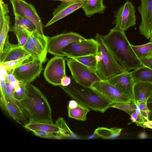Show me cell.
Returning a JSON list of instances; mask_svg holds the SVG:
<instances>
[{
    "mask_svg": "<svg viewBox=\"0 0 152 152\" xmlns=\"http://www.w3.org/2000/svg\"><path fill=\"white\" fill-rule=\"evenodd\" d=\"M151 57H152V51L148 55L146 58H150Z\"/></svg>",
    "mask_w": 152,
    "mask_h": 152,
    "instance_id": "49",
    "label": "cell"
},
{
    "mask_svg": "<svg viewBox=\"0 0 152 152\" xmlns=\"http://www.w3.org/2000/svg\"><path fill=\"white\" fill-rule=\"evenodd\" d=\"M135 7L128 0L115 12L113 23L115 28L125 31L136 24Z\"/></svg>",
    "mask_w": 152,
    "mask_h": 152,
    "instance_id": "9",
    "label": "cell"
},
{
    "mask_svg": "<svg viewBox=\"0 0 152 152\" xmlns=\"http://www.w3.org/2000/svg\"><path fill=\"white\" fill-rule=\"evenodd\" d=\"M8 73L6 77V80L13 85L15 88L20 86V82L15 77L11 72Z\"/></svg>",
    "mask_w": 152,
    "mask_h": 152,
    "instance_id": "37",
    "label": "cell"
},
{
    "mask_svg": "<svg viewBox=\"0 0 152 152\" xmlns=\"http://www.w3.org/2000/svg\"><path fill=\"white\" fill-rule=\"evenodd\" d=\"M131 73L135 83L146 82L152 83V69L143 66L134 70Z\"/></svg>",
    "mask_w": 152,
    "mask_h": 152,
    "instance_id": "22",
    "label": "cell"
},
{
    "mask_svg": "<svg viewBox=\"0 0 152 152\" xmlns=\"http://www.w3.org/2000/svg\"><path fill=\"white\" fill-rule=\"evenodd\" d=\"M81 8L85 15L90 17L96 13L103 12L106 7L103 4V0H87Z\"/></svg>",
    "mask_w": 152,
    "mask_h": 152,
    "instance_id": "21",
    "label": "cell"
},
{
    "mask_svg": "<svg viewBox=\"0 0 152 152\" xmlns=\"http://www.w3.org/2000/svg\"><path fill=\"white\" fill-rule=\"evenodd\" d=\"M138 137L139 139H146L148 137V136L146 133L144 132L140 133L138 135Z\"/></svg>",
    "mask_w": 152,
    "mask_h": 152,
    "instance_id": "45",
    "label": "cell"
},
{
    "mask_svg": "<svg viewBox=\"0 0 152 152\" xmlns=\"http://www.w3.org/2000/svg\"><path fill=\"white\" fill-rule=\"evenodd\" d=\"M67 64L72 78L78 84L85 87L91 88L92 84L101 80L96 72L85 65L69 58Z\"/></svg>",
    "mask_w": 152,
    "mask_h": 152,
    "instance_id": "5",
    "label": "cell"
},
{
    "mask_svg": "<svg viewBox=\"0 0 152 152\" xmlns=\"http://www.w3.org/2000/svg\"><path fill=\"white\" fill-rule=\"evenodd\" d=\"M137 7L141 18L138 27L140 33L146 39L152 37V0H140Z\"/></svg>",
    "mask_w": 152,
    "mask_h": 152,
    "instance_id": "15",
    "label": "cell"
},
{
    "mask_svg": "<svg viewBox=\"0 0 152 152\" xmlns=\"http://www.w3.org/2000/svg\"><path fill=\"white\" fill-rule=\"evenodd\" d=\"M86 38L79 34L69 32L50 37H47V51L55 56H63L61 50L73 42L80 41Z\"/></svg>",
    "mask_w": 152,
    "mask_h": 152,
    "instance_id": "10",
    "label": "cell"
},
{
    "mask_svg": "<svg viewBox=\"0 0 152 152\" xmlns=\"http://www.w3.org/2000/svg\"><path fill=\"white\" fill-rule=\"evenodd\" d=\"M91 88L113 104H130L131 102L113 86L101 80L92 84Z\"/></svg>",
    "mask_w": 152,
    "mask_h": 152,
    "instance_id": "13",
    "label": "cell"
},
{
    "mask_svg": "<svg viewBox=\"0 0 152 152\" xmlns=\"http://www.w3.org/2000/svg\"><path fill=\"white\" fill-rule=\"evenodd\" d=\"M95 39L97 51L100 52L102 59L97 63L96 73L101 80L107 81L116 75L126 72L119 63L104 43L102 35L97 33Z\"/></svg>",
    "mask_w": 152,
    "mask_h": 152,
    "instance_id": "4",
    "label": "cell"
},
{
    "mask_svg": "<svg viewBox=\"0 0 152 152\" xmlns=\"http://www.w3.org/2000/svg\"><path fill=\"white\" fill-rule=\"evenodd\" d=\"M14 14L24 17L29 19L34 25L36 30L40 34L44 35L43 25L41 18L34 6L24 0H10Z\"/></svg>",
    "mask_w": 152,
    "mask_h": 152,
    "instance_id": "11",
    "label": "cell"
},
{
    "mask_svg": "<svg viewBox=\"0 0 152 152\" xmlns=\"http://www.w3.org/2000/svg\"><path fill=\"white\" fill-rule=\"evenodd\" d=\"M9 12L7 4L3 0H0V30L1 29L4 20Z\"/></svg>",
    "mask_w": 152,
    "mask_h": 152,
    "instance_id": "35",
    "label": "cell"
},
{
    "mask_svg": "<svg viewBox=\"0 0 152 152\" xmlns=\"http://www.w3.org/2000/svg\"><path fill=\"white\" fill-rule=\"evenodd\" d=\"M47 82L54 86H61V81L66 75L65 59L63 56H55L48 62L43 72Z\"/></svg>",
    "mask_w": 152,
    "mask_h": 152,
    "instance_id": "7",
    "label": "cell"
},
{
    "mask_svg": "<svg viewBox=\"0 0 152 152\" xmlns=\"http://www.w3.org/2000/svg\"><path fill=\"white\" fill-rule=\"evenodd\" d=\"M78 104V102L75 100L69 101L68 102L67 107L69 108L72 109L76 107Z\"/></svg>",
    "mask_w": 152,
    "mask_h": 152,
    "instance_id": "41",
    "label": "cell"
},
{
    "mask_svg": "<svg viewBox=\"0 0 152 152\" xmlns=\"http://www.w3.org/2000/svg\"><path fill=\"white\" fill-rule=\"evenodd\" d=\"M107 82L113 86L134 104L133 89L135 83L131 72L126 71L116 75Z\"/></svg>",
    "mask_w": 152,
    "mask_h": 152,
    "instance_id": "14",
    "label": "cell"
},
{
    "mask_svg": "<svg viewBox=\"0 0 152 152\" xmlns=\"http://www.w3.org/2000/svg\"><path fill=\"white\" fill-rule=\"evenodd\" d=\"M10 31H13L16 36L18 45L23 47L27 42L28 37L27 30L23 28L13 27L10 29Z\"/></svg>",
    "mask_w": 152,
    "mask_h": 152,
    "instance_id": "31",
    "label": "cell"
},
{
    "mask_svg": "<svg viewBox=\"0 0 152 152\" xmlns=\"http://www.w3.org/2000/svg\"><path fill=\"white\" fill-rule=\"evenodd\" d=\"M140 60L144 66L152 69V57L144 58Z\"/></svg>",
    "mask_w": 152,
    "mask_h": 152,
    "instance_id": "39",
    "label": "cell"
},
{
    "mask_svg": "<svg viewBox=\"0 0 152 152\" xmlns=\"http://www.w3.org/2000/svg\"><path fill=\"white\" fill-rule=\"evenodd\" d=\"M152 102V94L151 96L149 97L147 100V102Z\"/></svg>",
    "mask_w": 152,
    "mask_h": 152,
    "instance_id": "48",
    "label": "cell"
},
{
    "mask_svg": "<svg viewBox=\"0 0 152 152\" xmlns=\"http://www.w3.org/2000/svg\"><path fill=\"white\" fill-rule=\"evenodd\" d=\"M33 59L31 55L20 58L13 61L3 63H0L8 72L13 69L26 63Z\"/></svg>",
    "mask_w": 152,
    "mask_h": 152,
    "instance_id": "27",
    "label": "cell"
},
{
    "mask_svg": "<svg viewBox=\"0 0 152 152\" xmlns=\"http://www.w3.org/2000/svg\"><path fill=\"white\" fill-rule=\"evenodd\" d=\"M10 18L8 15L6 16L0 31V52L3 49L4 46L8 36V33L10 30Z\"/></svg>",
    "mask_w": 152,
    "mask_h": 152,
    "instance_id": "29",
    "label": "cell"
},
{
    "mask_svg": "<svg viewBox=\"0 0 152 152\" xmlns=\"http://www.w3.org/2000/svg\"><path fill=\"white\" fill-rule=\"evenodd\" d=\"M23 126L28 130L32 132L36 131H45L54 133L61 137L60 130L55 124L28 122Z\"/></svg>",
    "mask_w": 152,
    "mask_h": 152,
    "instance_id": "20",
    "label": "cell"
},
{
    "mask_svg": "<svg viewBox=\"0 0 152 152\" xmlns=\"http://www.w3.org/2000/svg\"><path fill=\"white\" fill-rule=\"evenodd\" d=\"M86 1L72 2H61V4L55 9L52 14L53 17L45 26L47 27L56 21L72 13L76 10L81 8Z\"/></svg>",
    "mask_w": 152,
    "mask_h": 152,
    "instance_id": "18",
    "label": "cell"
},
{
    "mask_svg": "<svg viewBox=\"0 0 152 152\" xmlns=\"http://www.w3.org/2000/svg\"><path fill=\"white\" fill-rule=\"evenodd\" d=\"M14 15L15 22L13 27L26 29L30 32H32L36 30L34 25L29 19L19 15Z\"/></svg>",
    "mask_w": 152,
    "mask_h": 152,
    "instance_id": "25",
    "label": "cell"
},
{
    "mask_svg": "<svg viewBox=\"0 0 152 152\" xmlns=\"http://www.w3.org/2000/svg\"><path fill=\"white\" fill-rule=\"evenodd\" d=\"M149 120H152V111L149 110Z\"/></svg>",
    "mask_w": 152,
    "mask_h": 152,
    "instance_id": "47",
    "label": "cell"
},
{
    "mask_svg": "<svg viewBox=\"0 0 152 152\" xmlns=\"http://www.w3.org/2000/svg\"><path fill=\"white\" fill-rule=\"evenodd\" d=\"M55 1H59L63 2H72L80 1H86L87 0H52Z\"/></svg>",
    "mask_w": 152,
    "mask_h": 152,
    "instance_id": "44",
    "label": "cell"
},
{
    "mask_svg": "<svg viewBox=\"0 0 152 152\" xmlns=\"http://www.w3.org/2000/svg\"><path fill=\"white\" fill-rule=\"evenodd\" d=\"M111 107L124 111L130 115L133 112H135L136 105L132 103L117 104H112Z\"/></svg>",
    "mask_w": 152,
    "mask_h": 152,
    "instance_id": "34",
    "label": "cell"
},
{
    "mask_svg": "<svg viewBox=\"0 0 152 152\" xmlns=\"http://www.w3.org/2000/svg\"><path fill=\"white\" fill-rule=\"evenodd\" d=\"M26 89L25 96L20 102L28 116V122L53 124L51 109L46 97L31 83L27 84Z\"/></svg>",
    "mask_w": 152,
    "mask_h": 152,
    "instance_id": "2",
    "label": "cell"
},
{
    "mask_svg": "<svg viewBox=\"0 0 152 152\" xmlns=\"http://www.w3.org/2000/svg\"><path fill=\"white\" fill-rule=\"evenodd\" d=\"M147 104L149 109L152 111V102H147Z\"/></svg>",
    "mask_w": 152,
    "mask_h": 152,
    "instance_id": "46",
    "label": "cell"
},
{
    "mask_svg": "<svg viewBox=\"0 0 152 152\" xmlns=\"http://www.w3.org/2000/svg\"><path fill=\"white\" fill-rule=\"evenodd\" d=\"M63 57L69 58L95 55L97 52V44L93 38L85 39L72 42L61 50Z\"/></svg>",
    "mask_w": 152,
    "mask_h": 152,
    "instance_id": "8",
    "label": "cell"
},
{
    "mask_svg": "<svg viewBox=\"0 0 152 152\" xmlns=\"http://www.w3.org/2000/svg\"><path fill=\"white\" fill-rule=\"evenodd\" d=\"M30 55L23 48L17 44L10 43L8 35L3 49L0 52V62L3 63L15 60Z\"/></svg>",
    "mask_w": 152,
    "mask_h": 152,
    "instance_id": "17",
    "label": "cell"
},
{
    "mask_svg": "<svg viewBox=\"0 0 152 152\" xmlns=\"http://www.w3.org/2000/svg\"><path fill=\"white\" fill-rule=\"evenodd\" d=\"M123 129L113 127L107 128L99 127L96 129L94 134L101 138L105 139H111L116 138L120 134Z\"/></svg>",
    "mask_w": 152,
    "mask_h": 152,
    "instance_id": "24",
    "label": "cell"
},
{
    "mask_svg": "<svg viewBox=\"0 0 152 152\" xmlns=\"http://www.w3.org/2000/svg\"><path fill=\"white\" fill-rule=\"evenodd\" d=\"M67 109L69 118L82 121L86 120L87 114L90 111L88 107L78 102L76 107L72 109L67 107Z\"/></svg>",
    "mask_w": 152,
    "mask_h": 152,
    "instance_id": "23",
    "label": "cell"
},
{
    "mask_svg": "<svg viewBox=\"0 0 152 152\" xmlns=\"http://www.w3.org/2000/svg\"><path fill=\"white\" fill-rule=\"evenodd\" d=\"M71 58L78 61L90 68L96 72L97 62L94 55H89L84 56L74 57Z\"/></svg>",
    "mask_w": 152,
    "mask_h": 152,
    "instance_id": "28",
    "label": "cell"
},
{
    "mask_svg": "<svg viewBox=\"0 0 152 152\" xmlns=\"http://www.w3.org/2000/svg\"><path fill=\"white\" fill-rule=\"evenodd\" d=\"M136 105L135 112L140 117L143 123L148 121L149 110L146 103L140 104Z\"/></svg>",
    "mask_w": 152,
    "mask_h": 152,
    "instance_id": "32",
    "label": "cell"
},
{
    "mask_svg": "<svg viewBox=\"0 0 152 152\" xmlns=\"http://www.w3.org/2000/svg\"><path fill=\"white\" fill-rule=\"evenodd\" d=\"M20 86L15 89L14 96L19 102L24 98L26 92V83L20 81Z\"/></svg>",
    "mask_w": 152,
    "mask_h": 152,
    "instance_id": "33",
    "label": "cell"
},
{
    "mask_svg": "<svg viewBox=\"0 0 152 152\" xmlns=\"http://www.w3.org/2000/svg\"><path fill=\"white\" fill-rule=\"evenodd\" d=\"M27 31L28 37L23 48L33 59H38L42 63L45 62L48 52L47 37L40 34L36 30L32 32Z\"/></svg>",
    "mask_w": 152,
    "mask_h": 152,
    "instance_id": "6",
    "label": "cell"
},
{
    "mask_svg": "<svg viewBox=\"0 0 152 152\" xmlns=\"http://www.w3.org/2000/svg\"><path fill=\"white\" fill-rule=\"evenodd\" d=\"M0 74H2L6 77H7L9 73L4 67L1 64H0Z\"/></svg>",
    "mask_w": 152,
    "mask_h": 152,
    "instance_id": "43",
    "label": "cell"
},
{
    "mask_svg": "<svg viewBox=\"0 0 152 152\" xmlns=\"http://www.w3.org/2000/svg\"><path fill=\"white\" fill-rule=\"evenodd\" d=\"M42 63L38 59H33L11 72L19 81L26 84L31 83L39 76L43 69Z\"/></svg>",
    "mask_w": 152,
    "mask_h": 152,
    "instance_id": "12",
    "label": "cell"
},
{
    "mask_svg": "<svg viewBox=\"0 0 152 152\" xmlns=\"http://www.w3.org/2000/svg\"><path fill=\"white\" fill-rule=\"evenodd\" d=\"M131 47L137 57L140 59L146 58L152 51V42L138 45L131 44Z\"/></svg>",
    "mask_w": 152,
    "mask_h": 152,
    "instance_id": "26",
    "label": "cell"
},
{
    "mask_svg": "<svg viewBox=\"0 0 152 152\" xmlns=\"http://www.w3.org/2000/svg\"><path fill=\"white\" fill-rule=\"evenodd\" d=\"M72 79L70 77L66 75L64 76L61 81V86H67L69 85L71 83Z\"/></svg>",
    "mask_w": 152,
    "mask_h": 152,
    "instance_id": "40",
    "label": "cell"
},
{
    "mask_svg": "<svg viewBox=\"0 0 152 152\" xmlns=\"http://www.w3.org/2000/svg\"><path fill=\"white\" fill-rule=\"evenodd\" d=\"M0 75V97L4 98L5 94L6 77L1 74Z\"/></svg>",
    "mask_w": 152,
    "mask_h": 152,
    "instance_id": "38",
    "label": "cell"
},
{
    "mask_svg": "<svg viewBox=\"0 0 152 152\" xmlns=\"http://www.w3.org/2000/svg\"><path fill=\"white\" fill-rule=\"evenodd\" d=\"M150 41L152 42V37L150 39Z\"/></svg>",
    "mask_w": 152,
    "mask_h": 152,
    "instance_id": "50",
    "label": "cell"
},
{
    "mask_svg": "<svg viewBox=\"0 0 152 152\" xmlns=\"http://www.w3.org/2000/svg\"><path fill=\"white\" fill-rule=\"evenodd\" d=\"M55 124L59 127L60 131L61 136L62 138L70 137L74 134L68 126L63 118L59 117L56 121Z\"/></svg>",
    "mask_w": 152,
    "mask_h": 152,
    "instance_id": "30",
    "label": "cell"
},
{
    "mask_svg": "<svg viewBox=\"0 0 152 152\" xmlns=\"http://www.w3.org/2000/svg\"><path fill=\"white\" fill-rule=\"evenodd\" d=\"M0 106L3 110L18 123L22 124L21 121H26L24 111L20 102L13 101L6 94L4 98L0 97Z\"/></svg>",
    "mask_w": 152,
    "mask_h": 152,
    "instance_id": "16",
    "label": "cell"
},
{
    "mask_svg": "<svg viewBox=\"0 0 152 152\" xmlns=\"http://www.w3.org/2000/svg\"><path fill=\"white\" fill-rule=\"evenodd\" d=\"M141 127L152 129V120H149L143 122L142 124Z\"/></svg>",
    "mask_w": 152,
    "mask_h": 152,
    "instance_id": "42",
    "label": "cell"
},
{
    "mask_svg": "<svg viewBox=\"0 0 152 152\" xmlns=\"http://www.w3.org/2000/svg\"><path fill=\"white\" fill-rule=\"evenodd\" d=\"M102 38L115 58L126 71L144 66L135 54L124 31L114 27L102 36Z\"/></svg>",
    "mask_w": 152,
    "mask_h": 152,
    "instance_id": "1",
    "label": "cell"
},
{
    "mask_svg": "<svg viewBox=\"0 0 152 152\" xmlns=\"http://www.w3.org/2000/svg\"><path fill=\"white\" fill-rule=\"evenodd\" d=\"M32 132L35 135L42 138L52 139H61L62 138L61 136L51 132L41 131H33Z\"/></svg>",
    "mask_w": 152,
    "mask_h": 152,
    "instance_id": "36",
    "label": "cell"
},
{
    "mask_svg": "<svg viewBox=\"0 0 152 152\" xmlns=\"http://www.w3.org/2000/svg\"><path fill=\"white\" fill-rule=\"evenodd\" d=\"M60 86L69 96L92 110L104 113L113 104L91 88L80 85L72 78L68 86Z\"/></svg>",
    "mask_w": 152,
    "mask_h": 152,
    "instance_id": "3",
    "label": "cell"
},
{
    "mask_svg": "<svg viewBox=\"0 0 152 152\" xmlns=\"http://www.w3.org/2000/svg\"><path fill=\"white\" fill-rule=\"evenodd\" d=\"M134 104L146 103L152 94V83L142 82L135 84L133 89Z\"/></svg>",
    "mask_w": 152,
    "mask_h": 152,
    "instance_id": "19",
    "label": "cell"
}]
</instances>
